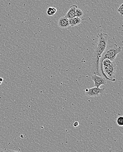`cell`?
<instances>
[{
	"instance_id": "cell-1",
	"label": "cell",
	"mask_w": 123,
	"mask_h": 152,
	"mask_svg": "<svg viewBox=\"0 0 123 152\" xmlns=\"http://www.w3.org/2000/svg\"><path fill=\"white\" fill-rule=\"evenodd\" d=\"M97 44L93 56L92 71L93 74L101 75L99 69L100 58L107 46L108 34L106 33H99L97 34Z\"/></svg>"
},
{
	"instance_id": "cell-2",
	"label": "cell",
	"mask_w": 123,
	"mask_h": 152,
	"mask_svg": "<svg viewBox=\"0 0 123 152\" xmlns=\"http://www.w3.org/2000/svg\"><path fill=\"white\" fill-rule=\"evenodd\" d=\"M122 50V48L121 47H118L116 44H111L110 45H107L106 48L105 50L103 51L100 60V64H99V69H100V73L101 75L106 80L112 81L111 80L108 78L104 73L102 68V62L105 59H108L111 61H114L117 56V54L121 52Z\"/></svg>"
},
{
	"instance_id": "cell-3",
	"label": "cell",
	"mask_w": 123,
	"mask_h": 152,
	"mask_svg": "<svg viewBox=\"0 0 123 152\" xmlns=\"http://www.w3.org/2000/svg\"><path fill=\"white\" fill-rule=\"evenodd\" d=\"M103 70L106 76L111 80L113 82L116 81L115 79V74L116 69V64L115 61H111L105 59L102 62Z\"/></svg>"
},
{
	"instance_id": "cell-4",
	"label": "cell",
	"mask_w": 123,
	"mask_h": 152,
	"mask_svg": "<svg viewBox=\"0 0 123 152\" xmlns=\"http://www.w3.org/2000/svg\"><path fill=\"white\" fill-rule=\"evenodd\" d=\"M86 95L89 97H99L102 96L104 93V88H100L94 86L91 88H87L85 90Z\"/></svg>"
},
{
	"instance_id": "cell-5",
	"label": "cell",
	"mask_w": 123,
	"mask_h": 152,
	"mask_svg": "<svg viewBox=\"0 0 123 152\" xmlns=\"http://www.w3.org/2000/svg\"><path fill=\"white\" fill-rule=\"evenodd\" d=\"M91 79L94 82V86L96 87H100L101 86L105 85L106 84V80L101 75L93 74Z\"/></svg>"
},
{
	"instance_id": "cell-6",
	"label": "cell",
	"mask_w": 123,
	"mask_h": 152,
	"mask_svg": "<svg viewBox=\"0 0 123 152\" xmlns=\"http://www.w3.org/2000/svg\"><path fill=\"white\" fill-rule=\"evenodd\" d=\"M58 26L61 28H67L69 26L68 18L65 16L59 18L58 21Z\"/></svg>"
},
{
	"instance_id": "cell-7",
	"label": "cell",
	"mask_w": 123,
	"mask_h": 152,
	"mask_svg": "<svg viewBox=\"0 0 123 152\" xmlns=\"http://www.w3.org/2000/svg\"><path fill=\"white\" fill-rule=\"evenodd\" d=\"M77 8V5H71L69 8V10H68L67 12L65 15V17L68 18V19L73 18L76 17V16H75V12H76V9Z\"/></svg>"
},
{
	"instance_id": "cell-8",
	"label": "cell",
	"mask_w": 123,
	"mask_h": 152,
	"mask_svg": "<svg viewBox=\"0 0 123 152\" xmlns=\"http://www.w3.org/2000/svg\"><path fill=\"white\" fill-rule=\"evenodd\" d=\"M69 26L72 27L78 25L81 23L80 18L78 17H75L74 18L69 19Z\"/></svg>"
},
{
	"instance_id": "cell-9",
	"label": "cell",
	"mask_w": 123,
	"mask_h": 152,
	"mask_svg": "<svg viewBox=\"0 0 123 152\" xmlns=\"http://www.w3.org/2000/svg\"><path fill=\"white\" fill-rule=\"evenodd\" d=\"M57 9L53 7H49L47 11V14L48 16H53L56 13Z\"/></svg>"
},
{
	"instance_id": "cell-10",
	"label": "cell",
	"mask_w": 123,
	"mask_h": 152,
	"mask_svg": "<svg viewBox=\"0 0 123 152\" xmlns=\"http://www.w3.org/2000/svg\"><path fill=\"white\" fill-rule=\"evenodd\" d=\"M83 15V12L82 10L80 9L77 8L76 9V12H75V16L76 17H82Z\"/></svg>"
},
{
	"instance_id": "cell-11",
	"label": "cell",
	"mask_w": 123,
	"mask_h": 152,
	"mask_svg": "<svg viewBox=\"0 0 123 152\" xmlns=\"http://www.w3.org/2000/svg\"><path fill=\"white\" fill-rule=\"evenodd\" d=\"M116 123L117 125L120 126H123V116H120L116 119Z\"/></svg>"
},
{
	"instance_id": "cell-12",
	"label": "cell",
	"mask_w": 123,
	"mask_h": 152,
	"mask_svg": "<svg viewBox=\"0 0 123 152\" xmlns=\"http://www.w3.org/2000/svg\"><path fill=\"white\" fill-rule=\"evenodd\" d=\"M123 4H122L120 6H119V8H118V9H117V11H118V13H119V14L121 16H122L123 15Z\"/></svg>"
},
{
	"instance_id": "cell-13",
	"label": "cell",
	"mask_w": 123,
	"mask_h": 152,
	"mask_svg": "<svg viewBox=\"0 0 123 152\" xmlns=\"http://www.w3.org/2000/svg\"><path fill=\"white\" fill-rule=\"evenodd\" d=\"M79 123L78 121H75L73 124V126H74V127H77V126H79Z\"/></svg>"
},
{
	"instance_id": "cell-14",
	"label": "cell",
	"mask_w": 123,
	"mask_h": 152,
	"mask_svg": "<svg viewBox=\"0 0 123 152\" xmlns=\"http://www.w3.org/2000/svg\"><path fill=\"white\" fill-rule=\"evenodd\" d=\"M3 81V79L2 78H0V85L2 83Z\"/></svg>"
}]
</instances>
